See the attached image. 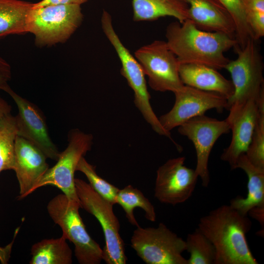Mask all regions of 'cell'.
I'll return each instance as SVG.
<instances>
[{"mask_svg":"<svg viewBox=\"0 0 264 264\" xmlns=\"http://www.w3.org/2000/svg\"><path fill=\"white\" fill-rule=\"evenodd\" d=\"M251 225L247 216L223 205L200 218L198 228L215 247V264H258L246 236Z\"/></svg>","mask_w":264,"mask_h":264,"instance_id":"6da1fadb","label":"cell"},{"mask_svg":"<svg viewBox=\"0 0 264 264\" xmlns=\"http://www.w3.org/2000/svg\"><path fill=\"white\" fill-rule=\"evenodd\" d=\"M166 43L179 64L205 65L217 70L224 68L230 61L224 53L237 44L235 38L219 32L198 28L187 19L170 23Z\"/></svg>","mask_w":264,"mask_h":264,"instance_id":"7a4b0ae2","label":"cell"},{"mask_svg":"<svg viewBox=\"0 0 264 264\" xmlns=\"http://www.w3.org/2000/svg\"><path fill=\"white\" fill-rule=\"evenodd\" d=\"M80 202L59 194L47 205L54 222L60 226L62 235L74 245L75 256L80 264H99L103 260V249L88 233L80 215Z\"/></svg>","mask_w":264,"mask_h":264,"instance_id":"3957f363","label":"cell"},{"mask_svg":"<svg viewBox=\"0 0 264 264\" xmlns=\"http://www.w3.org/2000/svg\"><path fill=\"white\" fill-rule=\"evenodd\" d=\"M237 58L225 67L230 74L234 88L227 99L226 110L234 111L250 100H258L264 94V63L258 41L251 39L242 49H236Z\"/></svg>","mask_w":264,"mask_h":264,"instance_id":"277c9868","label":"cell"},{"mask_svg":"<svg viewBox=\"0 0 264 264\" xmlns=\"http://www.w3.org/2000/svg\"><path fill=\"white\" fill-rule=\"evenodd\" d=\"M83 19L80 5L33 6L27 19V33L34 36L37 45H52L66 41L80 26Z\"/></svg>","mask_w":264,"mask_h":264,"instance_id":"5b68a950","label":"cell"},{"mask_svg":"<svg viewBox=\"0 0 264 264\" xmlns=\"http://www.w3.org/2000/svg\"><path fill=\"white\" fill-rule=\"evenodd\" d=\"M101 23L104 34L114 47L120 61L121 74L134 92L135 106L155 132L170 138V132L162 127L151 105V96L140 64L119 39L114 29L111 16L105 10L102 14Z\"/></svg>","mask_w":264,"mask_h":264,"instance_id":"8992f818","label":"cell"},{"mask_svg":"<svg viewBox=\"0 0 264 264\" xmlns=\"http://www.w3.org/2000/svg\"><path fill=\"white\" fill-rule=\"evenodd\" d=\"M75 186L81 208L94 216L102 228L105 241L103 260L107 264H125V243L119 233L120 224L114 213L113 205L83 179L75 178Z\"/></svg>","mask_w":264,"mask_h":264,"instance_id":"52a82bcc","label":"cell"},{"mask_svg":"<svg viewBox=\"0 0 264 264\" xmlns=\"http://www.w3.org/2000/svg\"><path fill=\"white\" fill-rule=\"evenodd\" d=\"M131 243L147 264H188L182 255L186 249L185 241L163 223H159L157 227L137 226Z\"/></svg>","mask_w":264,"mask_h":264,"instance_id":"ba28073f","label":"cell"},{"mask_svg":"<svg viewBox=\"0 0 264 264\" xmlns=\"http://www.w3.org/2000/svg\"><path fill=\"white\" fill-rule=\"evenodd\" d=\"M68 145L59 154L56 164L49 168L33 189L47 185L57 187L70 199L78 201L75 186L74 173L80 159L91 148L93 136L79 129L71 130Z\"/></svg>","mask_w":264,"mask_h":264,"instance_id":"9c48e42d","label":"cell"},{"mask_svg":"<svg viewBox=\"0 0 264 264\" xmlns=\"http://www.w3.org/2000/svg\"><path fill=\"white\" fill-rule=\"evenodd\" d=\"M134 57L154 90L175 93L184 86L179 74V63L166 41L155 40L136 50Z\"/></svg>","mask_w":264,"mask_h":264,"instance_id":"30bf717a","label":"cell"},{"mask_svg":"<svg viewBox=\"0 0 264 264\" xmlns=\"http://www.w3.org/2000/svg\"><path fill=\"white\" fill-rule=\"evenodd\" d=\"M230 130L226 119L219 120L204 114L192 118L178 127L179 133L194 145L197 155L195 170L204 187H208L210 181L208 161L211 150L218 139Z\"/></svg>","mask_w":264,"mask_h":264,"instance_id":"8fae6325","label":"cell"},{"mask_svg":"<svg viewBox=\"0 0 264 264\" xmlns=\"http://www.w3.org/2000/svg\"><path fill=\"white\" fill-rule=\"evenodd\" d=\"M174 94L175 102L173 107L158 118L162 127L170 132L189 119L204 114L208 110L214 109L221 112L226 109L227 98L216 92L184 85Z\"/></svg>","mask_w":264,"mask_h":264,"instance_id":"7c38bea8","label":"cell"},{"mask_svg":"<svg viewBox=\"0 0 264 264\" xmlns=\"http://www.w3.org/2000/svg\"><path fill=\"white\" fill-rule=\"evenodd\" d=\"M183 156L170 159L156 171L154 197L160 202L176 205L192 195L198 177L195 170L184 165Z\"/></svg>","mask_w":264,"mask_h":264,"instance_id":"4fadbf2b","label":"cell"},{"mask_svg":"<svg viewBox=\"0 0 264 264\" xmlns=\"http://www.w3.org/2000/svg\"><path fill=\"white\" fill-rule=\"evenodd\" d=\"M5 92L10 95L18 107V114L15 116L17 135L39 149L47 158L57 160L60 153L49 136L45 117L41 110L16 93L10 87Z\"/></svg>","mask_w":264,"mask_h":264,"instance_id":"5bb4252c","label":"cell"},{"mask_svg":"<svg viewBox=\"0 0 264 264\" xmlns=\"http://www.w3.org/2000/svg\"><path fill=\"white\" fill-rule=\"evenodd\" d=\"M259 99L250 100L238 109L229 111L226 119L230 124L232 136L229 145L224 149L220 158L227 162L232 169H236L239 157L245 154L251 141Z\"/></svg>","mask_w":264,"mask_h":264,"instance_id":"9a60e30c","label":"cell"},{"mask_svg":"<svg viewBox=\"0 0 264 264\" xmlns=\"http://www.w3.org/2000/svg\"><path fill=\"white\" fill-rule=\"evenodd\" d=\"M14 170L19 182L18 199H22L33 193V189L49 168L47 157L39 149L17 135L15 144Z\"/></svg>","mask_w":264,"mask_h":264,"instance_id":"2e32d148","label":"cell"},{"mask_svg":"<svg viewBox=\"0 0 264 264\" xmlns=\"http://www.w3.org/2000/svg\"><path fill=\"white\" fill-rule=\"evenodd\" d=\"M188 5V19L198 28L219 32L235 38L234 21L218 0H184Z\"/></svg>","mask_w":264,"mask_h":264,"instance_id":"e0dca14e","label":"cell"},{"mask_svg":"<svg viewBox=\"0 0 264 264\" xmlns=\"http://www.w3.org/2000/svg\"><path fill=\"white\" fill-rule=\"evenodd\" d=\"M179 74L183 84L199 90L219 93L227 98L234 93L231 80L226 79L218 70L197 64H180Z\"/></svg>","mask_w":264,"mask_h":264,"instance_id":"ac0fdd59","label":"cell"},{"mask_svg":"<svg viewBox=\"0 0 264 264\" xmlns=\"http://www.w3.org/2000/svg\"><path fill=\"white\" fill-rule=\"evenodd\" d=\"M244 171L248 177L246 198L240 197L231 199L230 205L244 216L253 207L264 206V170L260 169L251 163L245 154L239 157L236 169Z\"/></svg>","mask_w":264,"mask_h":264,"instance_id":"d6986e66","label":"cell"},{"mask_svg":"<svg viewBox=\"0 0 264 264\" xmlns=\"http://www.w3.org/2000/svg\"><path fill=\"white\" fill-rule=\"evenodd\" d=\"M132 2L135 22L170 16L182 23L188 18V5L184 0H132Z\"/></svg>","mask_w":264,"mask_h":264,"instance_id":"ffe728a7","label":"cell"},{"mask_svg":"<svg viewBox=\"0 0 264 264\" xmlns=\"http://www.w3.org/2000/svg\"><path fill=\"white\" fill-rule=\"evenodd\" d=\"M33 5L22 0H0V39L27 33V19Z\"/></svg>","mask_w":264,"mask_h":264,"instance_id":"44dd1931","label":"cell"},{"mask_svg":"<svg viewBox=\"0 0 264 264\" xmlns=\"http://www.w3.org/2000/svg\"><path fill=\"white\" fill-rule=\"evenodd\" d=\"M62 236L58 238L44 239L31 247L30 264H71L72 252Z\"/></svg>","mask_w":264,"mask_h":264,"instance_id":"7402d4cb","label":"cell"},{"mask_svg":"<svg viewBox=\"0 0 264 264\" xmlns=\"http://www.w3.org/2000/svg\"><path fill=\"white\" fill-rule=\"evenodd\" d=\"M116 203L122 207L129 222L136 227L139 224L133 214L135 208H140L144 210L147 220L151 221L156 220L154 205L141 191L131 185L119 189L116 198Z\"/></svg>","mask_w":264,"mask_h":264,"instance_id":"603a6c76","label":"cell"},{"mask_svg":"<svg viewBox=\"0 0 264 264\" xmlns=\"http://www.w3.org/2000/svg\"><path fill=\"white\" fill-rule=\"evenodd\" d=\"M18 134L15 116L11 113L0 118V173L15 167V144Z\"/></svg>","mask_w":264,"mask_h":264,"instance_id":"cb8c5ba5","label":"cell"},{"mask_svg":"<svg viewBox=\"0 0 264 264\" xmlns=\"http://www.w3.org/2000/svg\"><path fill=\"white\" fill-rule=\"evenodd\" d=\"M187 251L190 254L188 264H215L216 251L209 240L197 228L187 236Z\"/></svg>","mask_w":264,"mask_h":264,"instance_id":"d4e9b609","label":"cell"},{"mask_svg":"<svg viewBox=\"0 0 264 264\" xmlns=\"http://www.w3.org/2000/svg\"><path fill=\"white\" fill-rule=\"evenodd\" d=\"M231 16L236 27L235 49H242L249 40L254 39L246 17L245 0H218Z\"/></svg>","mask_w":264,"mask_h":264,"instance_id":"484cf974","label":"cell"},{"mask_svg":"<svg viewBox=\"0 0 264 264\" xmlns=\"http://www.w3.org/2000/svg\"><path fill=\"white\" fill-rule=\"evenodd\" d=\"M255 167L264 170V95L258 102V112L251 141L245 153Z\"/></svg>","mask_w":264,"mask_h":264,"instance_id":"4316f807","label":"cell"},{"mask_svg":"<svg viewBox=\"0 0 264 264\" xmlns=\"http://www.w3.org/2000/svg\"><path fill=\"white\" fill-rule=\"evenodd\" d=\"M76 171L83 173L93 189L102 197L113 205L116 204V198L119 189L100 177L96 173L95 167L82 157L76 167Z\"/></svg>","mask_w":264,"mask_h":264,"instance_id":"83f0119b","label":"cell"},{"mask_svg":"<svg viewBox=\"0 0 264 264\" xmlns=\"http://www.w3.org/2000/svg\"><path fill=\"white\" fill-rule=\"evenodd\" d=\"M246 17L254 39L264 36V0H245Z\"/></svg>","mask_w":264,"mask_h":264,"instance_id":"f1b7e54d","label":"cell"},{"mask_svg":"<svg viewBox=\"0 0 264 264\" xmlns=\"http://www.w3.org/2000/svg\"><path fill=\"white\" fill-rule=\"evenodd\" d=\"M11 77V69L10 65L0 56V90L4 91L10 86L8 82Z\"/></svg>","mask_w":264,"mask_h":264,"instance_id":"f546056e","label":"cell"},{"mask_svg":"<svg viewBox=\"0 0 264 264\" xmlns=\"http://www.w3.org/2000/svg\"><path fill=\"white\" fill-rule=\"evenodd\" d=\"M90 0H42L38 2L34 3L33 7H38L49 5L54 4H81Z\"/></svg>","mask_w":264,"mask_h":264,"instance_id":"4dcf8cb0","label":"cell"},{"mask_svg":"<svg viewBox=\"0 0 264 264\" xmlns=\"http://www.w3.org/2000/svg\"><path fill=\"white\" fill-rule=\"evenodd\" d=\"M14 242V239L5 246H0V262L1 264H6L8 263L10 258Z\"/></svg>","mask_w":264,"mask_h":264,"instance_id":"1f68e13d","label":"cell"},{"mask_svg":"<svg viewBox=\"0 0 264 264\" xmlns=\"http://www.w3.org/2000/svg\"><path fill=\"white\" fill-rule=\"evenodd\" d=\"M248 214H249L252 218L258 220L264 226V206L253 207L249 211Z\"/></svg>","mask_w":264,"mask_h":264,"instance_id":"d6a6232c","label":"cell"},{"mask_svg":"<svg viewBox=\"0 0 264 264\" xmlns=\"http://www.w3.org/2000/svg\"><path fill=\"white\" fill-rule=\"evenodd\" d=\"M11 106L3 98L0 97V118L10 114Z\"/></svg>","mask_w":264,"mask_h":264,"instance_id":"836d02e7","label":"cell"}]
</instances>
